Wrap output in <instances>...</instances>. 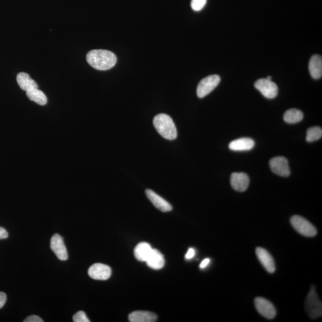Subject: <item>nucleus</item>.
Here are the masks:
<instances>
[{
    "label": "nucleus",
    "instance_id": "nucleus-1",
    "mask_svg": "<svg viewBox=\"0 0 322 322\" xmlns=\"http://www.w3.org/2000/svg\"><path fill=\"white\" fill-rule=\"evenodd\" d=\"M89 64L96 70L107 71L112 68L117 62V57L112 52L106 50H93L86 56Z\"/></svg>",
    "mask_w": 322,
    "mask_h": 322
},
{
    "label": "nucleus",
    "instance_id": "nucleus-2",
    "mask_svg": "<svg viewBox=\"0 0 322 322\" xmlns=\"http://www.w3.org/2000/svg\"><path fill=\"white\" fill-rule=\"evenodd\" d=\"M153 123L156 130L163 138L169 141H173L178 137V131L175 124L170 116L161 113L156 116Z\"/></svg>",
    "mask_w": 322,
    "mask_h": 322
},
{
    "label": "nucleus",
    "instance_id": "nucleus-3",
    "mask_svg": "<svg viewBox=\"0 0 322 322\" xmlns=\"http://www.w3.org/2000/svg\"><path fill=\"white\" fill-rule=\"evenodd\" d=\"M306 311L312 319L320 318L322 315V304L320 299L317 294L315 287H311L309 292L306 297L305 302Z\"/></svg>",
    "mask_w": 322,
    "mask_h": 322
},
{
    "label": "nucleus",
    "instance_id": "nucleus-4",
    "mask_svg": "<svg viewBox=\"0 0 322 322\" xmlns=\"http://www.w3.org/2000/svg\"><path fill=\"white\" fill-rule=\"evenodd\" d=\"M291 223L295 231L302 235L313 237L316 235L317 230L315 226L305 218L295 215L291 218Z\"/></svg>",
    "mask_w": 322,
    "mask_h": 322
},
{
    "label": "nucleus",
    "instance_id": "nucleus-5",
    "mask_svg": "<svg viewBox=\"0 0 322 322\" xmlns=\"http://www.w3.org/2000/svg\"><path fill=\"white\" fill-rule=\"evenodd\" d=\"M220 81V76L217 75H210L202 79L197 86V96L199 98H203L207 96L218 86Z\"/></svg>",
    "mask_w": 322,
    "mask_h": 322
},
{
    "label": "nucleus",
    "instance_id": "nucleus-6",
    "mask_svg": "<svg viewBox=\"0 0 322 322\" xmlns=\"http://www.w3.org/2000/svg\"><path fill=\"white\" fill-rule=\"evenodd\" d=\"M254 87L266 98L272 99L278 96V86L274 82L267 78L259 79L255 82Z\"/></svg>",
    "mask_w": 322,
    "mask_h": 322
},
{
    "label": "nucleus",
    "instance_id": "nucleus-7",
    "mask_svg": "<svg viewBox=\"0 0 322 322\" xmlns=\"http://www.w3.org/2000/svg\"><path fill=\"white\" fill-rule=\"evenodd\" d=\"M271 170L277 175L282 177H288L291 174L288 161L284 157L273 158L269 162Z\"/></svg>",
    "mask_w": 322,
    "mask_h": 322
},
{
    "label": "nucleus",
    "instance_id": "nucleus-8",
    "mask_svg": "<svg viewBox=\"0 0 322 322\" xmlns=\"http://www.w3.org/2000/svg\"><path fill=\"white\" fill-rule=\"evenodd\" d=\"M255 306L258 313L266 319H273L276 315V310L273 304L265 298H256Z\"/></svg>",
    "mask_w": 322,
    "mask_h": 322
},
{
    "label": "nucleus",
    "instance_id": "nucleus-9",
    "mask_svg": "<svg viewBox=\"0 0 322 322\" xmlns=\"http://www.w3.org/2000/svg\"><path fill=\"white\" fill-rule=\"evenodd\" d=\"M89 275L90 278L98 281H107L112 274L109 266L102 263H96L89 268Z\"/></svg>",
    "mask_w": 322,
    "mask_h": 322
},
{
    "label": "nucleus",
    "instance_id": "nucleus-10",
    "mask_svg": "<svg viewBox=\"0 0 322 322\" xmlns=\"http://www.w3.org/2000/svg\"><path fill=\"white\" fill-rule=\"evenodd\" d=\"M50 248L60 260L66 261L68 258V252L63 237L54 234L50 241Z\"/></svg>",
    "mask_w": 322,
    "mask_h": 322
},
{
    "label": "nucleus",
    "instance_id": "nucleus-11",
    "mask_svg": "<svg viewBox=\"0 0 322 322\" xmlns=\"http://www.w3.org/2000/svg\"><path fill=\"white\" fill-rule=\"evenodd\" d=\"M255 252L258 260L268 272L273 273L276 270V266L272 256L270 253L265 248L260 247L256 248Z\"/></svg>",
    "mask_w": 322,
    "mask_h": 322
},
{
    "label": "nucleus",
    "instance_id": "nucleus-12",
    "mask_svg": "<svg viewBox=\"0 0 322 322\" xmlns=\"http://www.w3.org/2000/svg\"><path fill=\"white\" fill-rule=\"evenodd\" d=\"M231 183L232 187L235 191L240 192H244L249 186V177L244 173H232L231 177Z\"/></svg>",
    "mask_w": 322,
    "mask_h": 322
},
{
    "label": "nucleus",
    "instance_id": "nucleus-13",
    "mask_svg": "<svg viewBox=\"0 0 322 322\" xmlns=\"http://www.w3.org/2000/svg\"><path fill=\"white\" fill-rule=\"evenodd\" d=\"M146 194L150 201L151 202L157 209L162 211V212L166 213L169 212L173 210L172 206L170 204L163 199L158 194L152 190L147 189L146 191Z\"/></svg>",
    "mask_w": 322,
    "mask_h": 322
},
{
    "label": "nucleus",
    "instance_id": "nucleus-14",
    "mask_svg": "<svg viewBox=\"0 0 322 322\" xmlns=\"http://www.w3.org/2000/svg\"><path fill=\"white\" fill-rule=\"evenodd\" d=\"M255 142L250 138H241L230 143L229 148L233 151H248L254 147Z\"/></svg>",
    "mask_w": 322,
    "mask_h": 322
},
{
    "label": "nucleus",
    "instance_id": "nucleus-15",
    "mask_svg": "<svg viewBox=\"0 0 322 322\" xmlns=\"http://www.w3.org/2000/svg\"><path fill=\"white\" fill-rule=\"evenodd\" d=\"M308 70L311 77L315 80L322 78V58L318 54L313 55L311 57L308 65Z\"/></svg>",
    "mask_w": 322,
    "mask_h": 322
},
{
    "label": "nucleus",
    "instance_id": "nucleus-16",
    "mask_svg": "<svg viewBox=\"0 0 322 322\" xmlns=\"http://www.w3.org/2000/svg\"><path fill=\"white\" fill-rule=\"evenodd\" d=\"M146 263L150 268L154 270H160L165 265L164 257L159 250L153 249Z\"/></svg>",
    "mask_w": 322,
    "mask_h": 322
},
{
    "label": "nucleus",
    "instance_id": "nucleus-17",
    "mask_svg": "<svg viewBox=\"0 0 322 322\" xmlns=\"http://www.w3.org/2000/svg\"><path fill=\"white\" fill-rule=\"evenodd\" d=\"M128 319L131 322H154L157 316L149 311H137L130 314Z\"/></svg>",
    "mask_w": 322,
    "mask_h": 322
},
{
    "label": "nucleus",
    "instance_id": "nucleus-18",
    "mask_svg": "<svg viewBox=\"0 0 322 322\" xmlns=\"http://www.w3.org/2000/svg\"><path fill=\"white\" fill-rule=\"evenodd\" d=\"M153 248L147 242L139 243L134 249V256L137 260L146 262L152 251Z\"/></svg>",
    "mask_w": 322,
    "mask_h": 322
},
{
    "label": "nucleus",
    "instance_id": "nucleus-19",
    "mask_svg": "<svg viewBox=\"0 0 322 322\" xmlns=\"http://www.w3.org/2000/svg\"><path fill=\"white\" fill-rule=\"evenodd\" d=\"M17 80L20 88L23 90L27 91L34 89H38L36 82L31 79L27 73L20 72L18 73Z\"/></svg>",
    "mask_w": 322,
    "mask_h": 322
},
{
    "label": "nucleus",
    "instance_id": "nucleus-20",
    "mask_svg": "<svg viewBox=\"0 0 322 322\" xmlns=\"http://www.w3.org/2000/svg\"><path fill=\"white\" fill-rule=\"evenodd\" d=\"M26 92V96L31 101L41 106L47 104V98L46 94L43 91L39 90L38 89H32Z\"/></svg>",
    "mask_w": 322,
    "mask_h": 322
},
{
    "label": "nucleus",
    "instance_id": "nucleus-21",
    "mask_svg": "<svg viewBox=\"0 0 322 322\" xmlns=\"http://www.w3.org/2000/svg\"><path fill=\"white\" fill-rule=\"evenodd\" d=\"M303 113L297 109L287 110L285 113L284 120L285 122L288 124H296L303 120Z\"/></svg>",
    "mask_w": 322,
    "mask_h": 322
},
{
    "label": "nucleus",
    "instance_id": "nucleus-22",
    "mask_svg": "<svg viewBox=\"0 0 322 322\" xmlns=\"http://www.w3.org/2000/svg\"><path fill=\"white\" fill-rule=\"evenodd\" d=\"M322 136V130L319 126H313L308 128L306 135V141L307 142H313L321 139Z\"/></svg>",
    "mask_w": 322,
    "mask_h": 322
},
{
    "label": "nucleus",
    "instance_id": "nucleus-23",
    "mask_svg": "<svg viewBox=\"0 0 322 322\" xmlns=\"http://www.w3.org/2000/svg\"><path fill=\"white\" fill-rule=\"evenodd\" d=\"M207 0H192L191 7L194 11L199 12L207 4Z\"/></svg>",
    "mask_w": 322,
    "mask_h": 322
},
{
    "label": "nucleus",
    "instance_id": "nucleus-24",
    "mask_svg": "<svg viewBox=\"0 0 322 322\" xmlns=\"http://www.w3.org/2000/svg\"><path fill=\"white\" fill-rule=\"evenodd\" d=\"M73 321L74 322H89L90 321L89 320L88 318H87L86 313L83 311H78L76 313L75 315L73 316Z\"/></svg>",
    "mask_w": 322,
    "mask_h": 322
},
{
    "label": "nucleus",
    "instance_id": "nucleus-25",
    "mask_svg": "<svg viewBox=\"0 0 322 322\" xmlns=\"http://www.w3.org/2000/svg\"><path fill=\"white\" fill-rule=\"evenodd\" d=\"M24 322H43V321L39 318V316L36 315H32L28 317L27 318H26L24 321Z\"/></svg>",
    "mask_w": 322,
    "mask_h": 322
},
{
    "label": "nucleus",
    "instance_id": "nucleus-26",
    "mask_svg": "<svg viewBox=\"0 0 322 322\" xmlns=\"http://www.w3.org/2000/svg\"><path fill=\"white\" fill-rule=\"evenodd\" d=\"M7 301V295L3 292H0V309L3 307Z\"/></svg>",
    "mask_w": 322,
    "mask_h": 322
},
{
    "label": "nucleus",
    "instance_id": "nucleus-27",
    "mask_svg": "<svg viewBox=\"0 0 322 322\" xmlns=\"http://www.w3.org/2000/svg\"><path fill=\"white\" fill-rule=\"evenodd\" d=\"M195 255V250L194 248H189L188 251H187V254H186L185 258L186 260H191L192 258H194Z\"/></svg>",
    "mask_w": 322,
    "mask_h": 322
},
{
    "label": "nucleus",
    "instance_id": "nucleus-28",
    "mask_svg": "<svg viewBox=\"0 0 322 322\" xmlns=\"http://www.w3.org/2000/svg\"><path fill=\"white\" fill-rule=\"evenodd\" d=\"M8 236H9V234H8L6 229L0 227V239H6Z\"/></svg>",
    "mask_w": 322,
    "mask_h": 322
},
{
    "label": "nucleus",
    "instance_id": "nucleus-29",
    "mask_svg": "<svg viewBox=\"0 0 322 322\" xmlns=\"http://www.w3.org/2000/svg\"><path fill=\"white\" fill-rule=\"evenodd\" d=\"M210 261L211 260L210 258H205V259L203 260L201 263H200V265L199 266L200 268L204 269L207 268V266L209 265Z\"/></svg>",
    "mask_w": 322,
    "mask_h": 322
},
{
    "label": "nucleus",
    "instance_id": "nucleus-30",
    "mask_svg": "<svg viewBox=\"0 0 322 322\" xmlns=\"http://www.w3.org/2000/svg\"><path fill=\"white\" fill-rule=\"evenodd\" d=\"M267 79H268V80H271V76H268V77H267Z\"/></svg>",
    "mask_w": 322,
    "mask_h": 322
}]
</instances>
